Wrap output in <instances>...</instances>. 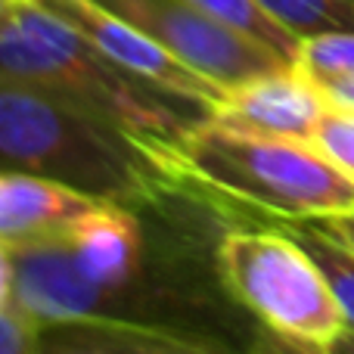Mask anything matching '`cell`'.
<instances>
[{"instance_id":"obj_13","label":"cell","mask_w":354,"mask_h":354,"mask_svg":"<svg viewBox=\"0 0 354 354\" xmlns=\"http://www.w3.org/2000/svg\"><path fill=\"white\" fill-rule=\"evenodd\" d=\"M295 66L317 87L336 78H348L354 75V31H330V35L305 37L299 44Z\"/></svg>"},{"instance_id":"obj_8","label":"cell","mask_w":354,"mask_h":354,"mask_svg":"<svg viewBox=\"0 0 354 354\" xmlns=\"http://www.w3.org/2000/svg\"><path fill=\"white\" fill-rule=\"evenodd\" d=\"M37 354H243L218 333L122 317H72L41 326Z\"/></svg>"},{"instance_id":"obj_15","label":"cell","mask_w":354,"mask_h":354,"mask_svg":"<svg viewBox=\"0 0 354 354\" xmlns=\"http://www.w3.org/2000/svg\"><path fill=\"white\" fill-rule=\"evenodd\" d=\"M41 324L12 301H0V354H37Z\"/></svg>"},{"instance_id":"obj_5","label":"cell","mask_w":354,"mask_h":354,"mask_svg":"<svg viewBox=\"0 0 354 354\" xmlns=\"http://www.w3.org/2000/svg\"><path fill=\"white\" fill-rule=\"evenodd\" d=\"M218 87L292 66L270 47L218 22L189 0H97Z\"/></svg>"},{"instance_id":"obj_19","label":"cell","mask_w":354,"mask_h":354,"mask_svg":"<svg viewBox=\"0 0 354 354\" xmlns=\"http://www.w3.org/2000/svg\"><path fill=\"white\" fill-rule=\"evenodd\" d=\"M324 354H354V326H345L326 345H317Z\"/></svg>"},{"instance_id":"obj_20","label":"cell","mask_w":354,"mask_h":354,"mask_svg":"<svg viewBox=\"0 0 354 354\" xmlns=\"http://www.w3.org/2000/svg\"><path fill=\"white\" fill-rule=\"evenodd\" d=\"M19 3H22V0H0V28H3V25L10 22L12 16H16Z\"/></svg>"},{"instance_id":"obj_16","label":"cell","mask_w":354,"mask_h":354,"mask_svg":"<svg viewBox=\"0 0 354 354\" xmlns=\"http://www.w3.org/2000/svg\"><path fill=\"white\" fill-rule=\"evenodd\" d=\"M243 354H324V351L311 342H301L295 336H286V333H277L270 326L258 324L252 330V336L245 339Z\"/></svg>"},{"instance_id":"obj_12","label":"cell","mask_w":354,"mask_h":354,"mask_svg":"<svg viewBox=\"0 0 354 354\" xmlns=\"http://www.w3.org/2000/svg\"><path fill=\"white\" fill-rule=\"evenodd\" d=\"M199 10H205L208 16H214L218 22L230 25V28L249 35L252 41L270 47L274 53H280L283 59H289L295 66V56H299V37H292L283 25H277L255 0H189Z\"/></svg>"},{"instance_id":"obj_17","label":"cell","mask_w":354,"mask_h":354,"mask_svg":"<svg viewBox=\"0 0 354 354\" xmlns=\"http://www.w3.org/2000/svg\"><path fill=\"white\" fill-rule=\"evenodd\" d=\"M320 91L326 93L330 106L354 109V75H348V78H336V81H330V84H320Z\"/></svg>"},{"instance_id":"obj_2","label":"cell","mask_w":354,"mask_h":354,"mask_svg":"<svg viewBox=\"0 0 354 354\" xmlns=\"http://www.w3.org/2000/svg\"><path fill=\"white\" fill-rule=\"evenodd\" d=\"M0 72L31 78L78 100L168 156L174 168L187 134L212 115L199 100L180 97L112 62L35 0H22L16 16L0 28Z\"/></svg>"},{"instance_id":"obj_18","label":"cell","mask_w":354,"mask_h":354,"mask_svg":"<svg viewBox=\"0 0 354 354\" xmlns=\"http://www.w3.org/2000/svg\"><path fill=\"white\" fill-rule=\"evenodd\" d=\"M317 224H320V227H326V230H330L333 236H339L345 245H351V249H354V212L336 214V218H320Z\"/></svg>"},{"instance_id":"obj_10","label":"cell","mask_w":354,"mask_h":354,"mask_svg":"<svg viewBox=\"0 0 354 354\" xmlns=\"http://www.w3.org/2000/svg\"><path fill=\"white\" fill-rule=\"evenodd\" d=\"M277 224L292 239H299L301 249L317 261L339 301L345 326H354V249L345 245L339 236H333L317 221H277Z\"/></svg>"},{"instance_id":"obj_6","label":"cell","mask_w":354,"mask_h":354,"mask_svg":"<svg viewBox=\"0 0 354 354\" xmlns=\"http://www.w3.org/2000/svg\"><path fill=\"white\" fill-rule=\"evenodd\" d=\"M35 3L44 6L47 12H53L62 22H68L100 53H106L112 62L131 68L140 78L156 81V84L180 93V97L199 100L208 109H214L221 103V97H224V87L202 78L196 68H189L187 62H180L174 53H168L153 37L137 31L134 25L118 19L106 6H100L97 0H35Z\"/></svg>"},{"instance_id":"obj_7","label":"cell","mask_w":354,"mask_h":354,"mask_svg":"<svg viewBox=\"0 0 354 354\" xmlns=\"http://www.w3.org/2000/svg\"><path fill=\"white\" fill-rule=\"evenodd\" d=\"M326 109V93L299 66H283L227 87L212 118L249 134L311 143Z\"/></svg>"},{"instance_id":"obj_1","label":"cell","mask_w":354,"mask_h":354,"mask_svg":"<svg viewBox=\"0 0 354 354\" xmlns=\"http://www.w3.org/2000/svg\"><path fill=\"white\" fill-rule=\"evenodd\" d=\"M0 171L47 177L131 208H156L187 187L168 156L122 124L6 72H0Z\"/></svg>"},{"instance_id":"obj_14","label":"cell","mask_w":354,"mask_h":354,"mask_svg":"<svg viewBox=\"0 0 354 354\" xmlns=\"http://www.w3.org/2000/svg\"><path fill=\"white\" fill-rule=\"evenodd\" d=\"M314 147L333 162L345 177L354 180V109L330 106L314 131Z\"/></svg>"},{"instance_id":"obj_9","label":"cell","mask_w":354,"mask_h":354,"mask_svg":"<svg viewBox=\"0 0 354 354\" xmlns=\"http://www.w3.org/2000/svg\"><path fill=\"white\" fill-rule=\"evenodd\" d=\"M100 199L47 177L0 171V249L66 239Z\"/></svg>"},{"instance_id":"obj_11","label":"cell","mask_w":354,"mask_h":354,"mask_svg":"<svg viewBox=\"0 0 354 354\" xmlns=\"http://www.w3.org/2000/svg\"><path fill=\"white\" fill-rule=\"evenodd\" d=\"M292 37L354 31V0H255Z\"/></svg>"},{"instance_id":"obj_21","label":"cell","mask_w":354,"mask_h":354,"mask_svg":"<svg viewBox=\"0 0 354 354\" xmlns=\"http://www.w3.org/2000/svg\"><path fill=\"white\" fill-rule=\"evenodd\" d=\"M6 286H10V270H6V255L0 249V301H6Z\"/></svg>"},{"instance_id":"obj_3","label":"cell","mask_w":354,"mask_h":354,"mask_svg":"<svg viewBox=\"0 0 354 354\" xmlns=\"http://www.w3.org/2000/svg\"><path fill=\"white\" fill-rule=\"evenodd\" d=\"M177 171L187 187L261 212L270 221H320L354 212V180L314 143L249 134L212 115L180 143Z\"/></svg>"},{"instance_id":"obj_4","label":"cell","mask_w":354,"mask_h":354,"mask_svg":"<svg viewBox=\"0 0 354 354\" xmlns=\"http://www.w3.org/2000/svg\"><path fill=\"white\" fill-rule=\"evenodd\" d=\"M214 274L261 326L311 345H326L345 330L324 270L277 221L227 230L214 245Z\"/></svg>"}]
</instances>
